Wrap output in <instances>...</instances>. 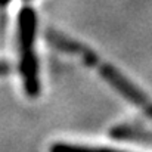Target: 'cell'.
Returning <instances> with one entry per match:
<instances>
[{"label": "cell", "mask_w": 152, "mask_h": 152, "mask_svg": "<svg viewBox=\"0 0 152 152\" xmlns=\"http://www.w3.org/2000/svg\"><path fill=\"white\" fill-rule=\"evenodd\" d=\"M50 152H123L112 148H99V146H87V145H75V143H55L52 145Z\"/></svg>", "instance_id": "3"}, {"label": "cell", "mask_w": 152, "mask_h": 152, "mask_svg": "<svg viewBox=\"0 0 152 152\" xmlns=\"http://www.w3.org/2000/svg\"><path fill=\"white\" fill-rule=\"evenodd\" d=\"M7 71H9V65L4 64V62H0V75L1 74H6Z\"/></svg>", "instance_id": "4"}, {"label": "cell", "mask_w": 152, "mask_h": 152, "mask_svg": "<svg viewBox=\"0 0 152 152\" xmlns=\"http://www.w3.org/2000/svg\"><path fill=\"white\" fill-rule=\"evenodd\" d=\"M37 16L33 7H22L18 16V43H19V69L25 93L31 98L40 93L39 64L34 52Z\"/></svg>", "instance_id": "1"}, {"label": "cell", "mask_w": 152, "mask_h": 152, "mask_svg": "<svg viewBox=\"0 0 152 152\" xmlns=\"http://www.w3.org/2000/svg\"><path fill=\"white\" fill-rule=\"evenodd\" d=\"M80 53H81V56L86 59L87 64L98 66V69H99V72L102 74V77H103L117 92H120L126 99H129L132 103H134L136 106H139L140 109H143L152 118V101L145 93H142L134 84H132V83H130L123 74H120L112 65L99 61V58H98L95 53H92L87 48H83V50L80 52Z\"/></svg>", "instance_id": "2"}]
</instances>
